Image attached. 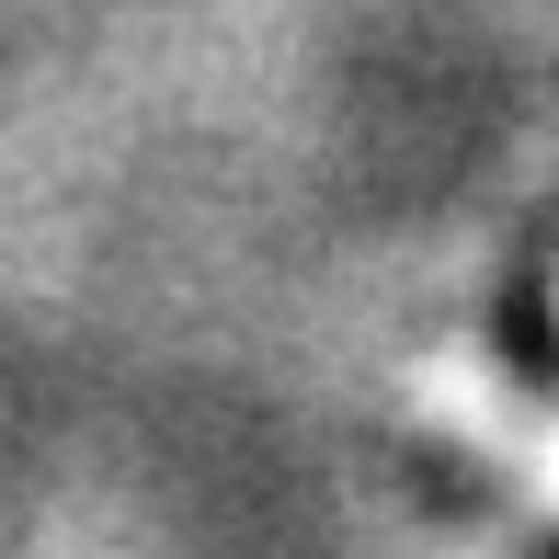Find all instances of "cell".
Masks as SVG:
<instances>
[{
	"mask_svg": "<svg viewBox=\"0 0 559 559\" xmlns=\"http://www.w3.org/2000/svg\"><path fill=\"white\" fill-rule=\"evenodd\" d=\"M548 479H559V456H548Z\"/></svg>",
	"mask_w": 559,
	"mask_h": 559,
	"instance_id": "6da1fadb",
	"label": "cell"
}]
</instances>
